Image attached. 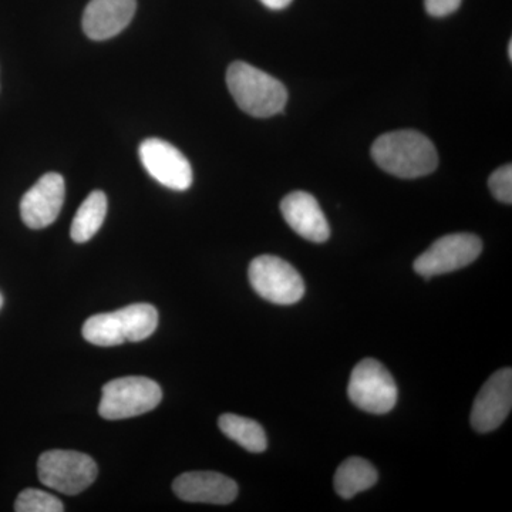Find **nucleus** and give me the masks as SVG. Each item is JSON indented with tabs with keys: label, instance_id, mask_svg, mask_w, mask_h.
<instances>
[{
	"label": "nucleus",
	"instance_id": "9",
	"mask_svg": "<svg viewBox=\"0 0 512 512\" xmlns=\"http://www.w3.org/2000/svg\"><path fill=\"white\" fill-rule=\"evenodd\" d=\"M140 160L147 173L164 187L185 191L192 184L190 161L173 144L161 138H147L140 146Z\"/></svg>",
	"mask_w": 512,
	"mask_h": 512
},
{
	"label": "nucleus",
	"instance_id": "18",
	"mask_svg": "<svg viewBox=\"0 0 512 512\" xmlns=\"http://www.w3.org/2000/svg\"><path fill=\"white\" fill-rule=\"evenodd\" d=\"M18 512H63L62 501L56 495L36 488H26L15 503Z\"/></svg>",
	"mask_w": 512,
	"mask_h": 512
},
{
	"label": "nucleus",
	"instance_id": "12",
	"mask_svg": "<svg viewBox=\"0 0 512 512\" xmlns=\"http://www.w3.org/2000/svg\"><path fill=\"white\" fill-rule=\"evenodd\" d=\"M173 490L187 503L227 505L235 501L238 485L231 478L215 471H190L175 478Z\"/></svg>",
	"mask_w": 512,
	"mask_h": 512
},
{
	"label": "nucleus",
	"instance_id": "10",
	"mask_svg": "<svg viewBox=\"0 0 512 512\" xmlns=\"http://www.w3.org/2000/svg\"><path fill=\"white\" fill-rule=\"evenodd\" d=\"M512 407V370H497L478 392L471 410V426L478 433L497 430Z\"/></svg>",
	"mask_w": 512,
	"mask_h": 512
},
{
	"label": "nucleus",
	"instance_id": "5",
	"mask_svg": "<svg viewBox=\"0 0 512 512\" xmlns=\"http://www.w3.org/2000/svg\"><path fill=\"white\" fill-rule=\"evenodd\" d=\"M40 483L64 495L83 493L96 481V461L79 451H46L37 461Z\"/></svg>",
	"mask_w": 512,
	"mask_h": 512
},
{
	"label": "nucleus",
	"instance_id": "11",
	"mask_svg": "<svg viewBox=\"0 0 512 512\" xmlns=\"http://www.w3.org/2000/svg\"><path fill=\"white\" fill-rule=\"evenodd\" d=\"M66 185L62 175L47 173L20 201V217L26 227L43 229L52 225L62 211Z\"/></svg>",
	"mask_w": 512,
	"mask_h": 512
},
{
	"label": "nucleus",
	"instance_id": "16",
	"mask_svg": "<svg viewBox=\"0 0 512 512\" xmlns=\"http://www.w3.org/2000/svg\"><path fill=\"white\" fill-rule=\"evenodd\" d=\"M107 197L103 191H93L80 205L70 228V237L77 244L90 241L106 220Z\"/></svg>",
	"mask_w": 512,
	"mask_h": 512
},
{
	"label": "nucleus",
	"instance_id": "20",
	"mask_svg": "<svg viewBox=\"0 0 512 512\" xmlns=\"http://www.w3.org/2000/svg\"><path fill=\"white\" fill-rule=\"evenodd\" d=\"M426 10L434 18H444L460 8L461 0H424Z\"/></svg>",
	"mask_w": 512,
	"mask_h": 512
},
{
	"label": "nucleus",
	"instance_id": "2",
	"mask_svg": "<svg viewBox=\"0 0 512 512\" xmlns=\"http://www.w3.org/2000/svg\"><path fill=\"white\" fill-rule=\"evenodd\" d=\"M227 84L239 109L258 119L282 113L288 101L284 84L245 62H235L228 67Z\"/></svg>",
	"mask_w": 512,
	"mask_h": 512
},
{
	"label": "nucleus",
	"instance_id": "15",
	"mask_svg": "<svg viewBox=\"0 0 512 512\" xmlns=\"http://www.w3.org/2000/svg\"><path fill=\"white\" fill-rule=\"evenodd\" d=\"M377 470L365 458L350 457L336 470L335 491L345 500L355 497L362 491L369 490L377 483Z\"/></svg>",
	"mask_w": 512,
	"mask_h": 512
},
{
	"label": "nucleus",
	"instance_id": "4",
	"mask_svg": "<svg viewBox=\"0 0 512 512\" xmlns=\"http://www.w3.org/2000/svg\"><path fill=\"white\" fill-rule=\"evenodd\" d=\"M163 390L148 377L128 376L104 384L99 414L106 420H123L156 409Z\"/></svg>",
	"mask_w": 512,
	"mask_h": 512
},
{
	"label": "nucleus",
	"instance_id": "8",
	"mask_svg": "<svg viewBox=\"0 0 512 512\" xmlns=\"http://www.w3.org/2000/svg\"><path fill=\"white\" fill-rule=\"evenodd\" d=\"M483 251L477 235L450 234L437 239L426 252L414 261V271L423 278L444 275L473 264Z\"/></svg>",
	"mask_w": 512,
	"mask_h": 512
},
{
	"label": "nucleus",
	"instance_id": "7",
	"mask_svg": "<svg viewBox=\"0 0 512 512\" xmlns=\"http://www.w3.org/2000/svg\"><path fill=\"white\" fill-rule=\"evenodd\" d=\"M397 393L396 382L389 370L372 357L357 363L350 375L349 399L363 412L389 413L396 406Z\"/></svg>",
	"mask_w": 512,
	"mask_h": 512
},
{
	"label": "nucleus",
	"instance_id": "6",
	"mask_svg": "<svg viewBox=\"0 0 512 512\" xmlns=\"http://www.w3.org/2000/svg\"><path fill=\"white\" fill-rule=\"evenodd\" d=\"M248 276L254 291L275 305H293L305 295L301 274L279 256H258L249 265Z\"/></svg>",
	"mask_w": 512,
	"mask_h": 512
},
{
	"label": "nucleus",
	"instance_id": "13",
	"mask_svg": "<svg viewBox=\"0 0 512 512\" xmlns=\"http://www.w3.org/2000/svg\"><path fill=\"white\" fill-rule=\"evenodd\" d=\"M286 224L302 238L322 244L330 237V227L319 202L308 192L295 191L281 202Z\"/></svg>",
	"mask_w": 512,
	"mask_h": 512
},
{
	"label": "nucleus",
	"instance_id": "3",
	"mask_svg": "<svg viewBox=\"0 0 512 512\" xmlns=\"http://www.w3.org/2000/svg\"><path fill=\"white\" fill-rule=\"evenodd\" d=\"M157 326V309L148 303H136L116 312L92 316L84 323L82 333L92 345L110 348L150 338Z\"/></svg>",
	"mask_w": 512,
	"mask_h": 512
},
{
	"label": "nucleus",
	"instance_id": "14",
	"mask_svg": "<svg viewBox=\"0 0 512 512\" xmlns=\"http://www.w3.org/2000/svg\"><path fill=\"white\" fill-rule=\"evenodd\" d=\"M136 9V0H92L84 10V33L99 42L111 39L127 28Z\"/></svg>",
	"mask_w": 512,
	"mask_h": 512
},
{
	"label": "nucleus",
	"instance_id": "17",
	"mask_svg": "<svg viewBox=\"0 0 512 512\" xmlns=\"http://www.w3.org/2000/svg\"><path fill=\"white\" fill-rule=\"evenodd\" d=\"M218 426L228 439L234 440L249 453H262L268 447L265 430L258 421L227 413L222 414Z\"/></svg>",
	"mask_w": 512,
	"mask_h": 512
},
{
	"label": "nucleus",
	"instance_id": "1",
	"mask_svg": "<svg viewBox=\"0 0 512 512\" xmlns=\"http://www.w3.org/2000/svg\"><path fill=\"white\" fill-rule=\"evenodd\" d=\"M372 157L382 170L399 178H420L439 165L436 147L419 131L383 134L372 146Z\"/></svg>",
	"mask_w": 512,
	"mask_h": 512
},
{
	"label": "nucleus",
	"instance_id": "21",
	"mask_svg": "<svg viewBox=\"0 0 512 512\" xmlns=\"http://www.w3.org/2000/svg\"><path fill=\"white\" fill-rule=\"evenodd\" d=\"M268 9L282 10L291 5L292 0H261Z\"/></svg>",
	"mask_w": 512,
	"mask_h": 512
},
{
	"label": "nucleus",
	"instance_id": "22",
	"mask_svg": "<svg viewBox=\"0 0 512 512\" xmlns=\"http://www.w3.org/2000/svg\"><path fill=\"white\" fill-rule=\"evenodd\" d=\"M508 56H510V60L512 59V40L508 43Z\"/></svg>",
	"mask_w": 512,
	"mask_h": 512
},
{
	"label": "nucleus",
	"instance_id": "19",
	"mask_svg": "<svg viewBox=\"0 0 512 512\" xmlns=\"http://www.w3.org/2000/svg\"><path fill=\"white\" fill-rule=\"evenodd\" d=\"M491 194L495 200L510 205L512 202V167L511 164L503 165V167L495 170L488 180Z\"/></svg>",
	"mask_w": 512,
	"mask_h": 512
},
{
	"label": "nucleus",
	"instance_id": "23",
	"mask_svg": "<svg viewBox=\"0 0 512 512\" xmlns=\"http://www.w3.org/2000/svg\"><path fill=\"white\" fill-rule=\"evenodd\" d=\"M3 306V296L2 293H0V309H2Z\"/></svg>",
	"mask_w": 512,
	"mask_h": 512
}]
</instances>
